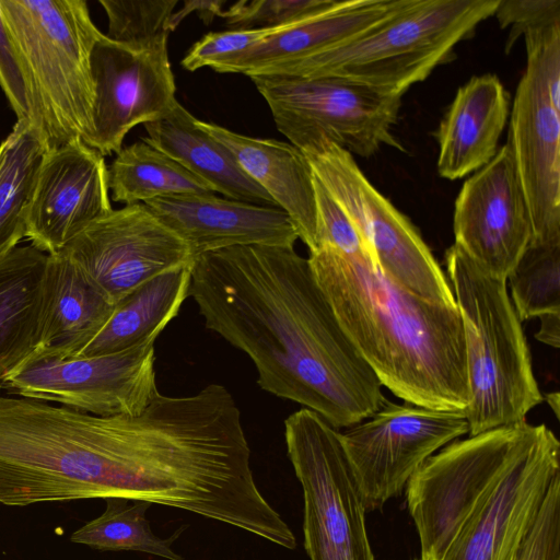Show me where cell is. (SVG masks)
<instances>
[{"mask_svg": "<svg viewBox=\"0 0 560 560\" xmlns=\"http://www.w3.org/2000/svg\"><path fill=\"white\" fill-rule=\"evenodd\" d=\"M468 433L464 411L386 401L374 415L341 433L366 511L399 495L436 451Z\"/></svg>", "mask_w": 560, "mask_h": 560, "instance_id": "11", "label": "cell"}, {"mask_svg": "<svg viewBox=\"0 0 560 560\" xmlns=\"http://www.w3.org/2000/svg\"><path fill=\"white\" fill-rule=\"evenodd\" d=\"M91 70L92 132L84 143L103 156L117 154L133 127L163 118L177 102L167 40L132 48L102 34Z\"/></svg>", "mask_w": 560, "mask_h": 560, "instance_id": "14", "label": "cell"}, {"mask_svg": "<svg viewBox=\"0 0 560 560\" xmlns=\"http://www.w3.org/2000/svg\"><path fill=\"white\" fill-rule=\"evenodd\" d=\"M560 443L545 424L482 498L440 560H517L553 479Z\"/></svg>", "mask_w": 560, "mask_h": 560, "instance_id": "13", "label": "cell"}, {"mask_svg": "<svg viewBox=\"0 0 560 560\" xmlns=\"http://www.w3.org/2000/svg\"><path fill=\"white\" fill-rule=\"evenodd\" d=\"M107 173L113 200L126 206L161 197L215 194L201 178L143 139L122 148Z\"/></svg>", "mask_w": 560, "mask_h": 560, "instance_id": "26", "label": "cell"}, {"mask_svg": "<svg viewBox=\"0 0 560 560\" xmlns=\"http://www.w3.org/2000/svg\"><path fill=\"white\" fill-rule=\"evenodd\" d=\"M145 207L189 247L194 257L234 246H293L294 226L280 208L215 194L161 197Z\"/></svg>", "mask_w": 560, "mask_h": 560, "instance_id": "18", "label": "cell"}, {"mask_svg": "<svg viewBox=\"0 0 560 560\" xmlns=\"http://www.w3.org/2000/svg\"><path fill=\"white\" fill-rule=\"evenodd\" d=\"M145 142L180 163L229 199L278 208L271 197L241 168L232 153L176 102L171 112L144 124Z\"/></svg>", "mask_w": 560, "mask_h": 560, "instance_id": "22", "label": "cell"}, {"mask_svg": "<svg viewBox=\"0 0 560 560\" xmlns=\"http://www.w3.org/2000/svg\"><path fill=\"white\" fill-rule=\"evenodd\" d=\"M544 398L547 400V402L553 410L556 417L558 418L559 417V406H560L559 405V393L556 392V393L546 394Z\"/></svg>", "mask_w": 560, "mask_h": 560, "instance_id": "39", "label": "cell"}, {"mask_svg": "<svg viewBox=\"0 0 560 560\" xmlns=\"http://www.w3.org/2000/svg\"><path fill=\"white\" fill-rule=\"evenodd\" d=\"M455 245L492 277L506 280L530 242L527 201L509 143L462 186L455 201Z\"/></svg>", "mask_w": 560, "mask_h": 560, "instance_id": "15", "label": "cell"}, {"mask_svg": "<svg viewBox=\"0 0 560 560\" xmlns=\"http://www.w3.org/2000/svg\"><path fill=\"white\" fill-rule=\"evenodd\" d=\"M112 210L104 156L74 140L45 151L27 207L25 237L38 250L56 254Z\"/></svg>", "mask_w": 560, "mask_h": 560, "instance_id": "16", "label": "cell"}, {"mask_svg": "<svg viewBox=\"0 0 560 560\" xmlns=\"http://www.w3.org/2000/svg\"><path fill=\"white\" fill-rule=\"evenodd\" d=\"M278 130L306 153L323 142L368 159L382 145L404 151L393 135L401 94L337 77L250 75Z\"/></svg>", "mask_w": 560, "mask_h": 560, "instance_id": "6", "label": "cell"}, {"mask_svg": "<svg viewBox=\"0 0 560 560\" xmlns=\"http://www.w3.org/2000/svg\"><path fill=\"white\" fill-rule=\"evenodd\" d=\"M44 153L27 120H16L0 144V260L25 237L27 207Z\"/></svg>", "mask_w": 560, "mask_h": 560, "instance_id": "27", "label": "cell"}, {"mask_svg": "<svg viewBox=\"0 0 560 560\" xmlns=\"http://www.w3.org/2000/svg\"><path fill=\"white\" fill-rule=\"evenodd\" d=\"M337 0H241L224 10L232 30L273 28L299 22L323 11Z\"/></svg>", "mask_w": 560, "mask_h": 560, "instance_id": "31", "label": "cell"}, {"mask_svg": "<svg viewBox=\"0 0 560 560\" xmlns=\"http://www.w3.org/2000/svg\"><path fill=\"white\" fill-rule=\"evenodd\" d=\"M520 320L560 314V243L530 241L506 278Z\"/></svg>", "mask_w": 560, "mask_h": 560, "instance_id": "29", "label": "cell"}, {"mask_svg": "<svg viewBox=\"0 0 560 560\" xmlns=\"http://www.w3.org/2000/svg\"><path fill=\"white\" fill-rule=\"evenodd\" d=\"M47 259L30 244L0 260V397L5 378L39 346Z\"/></svg>", "mask_w": 560, "mask_h": 560, "instance_id": "24", "label": "cell"}, {"mask_svg": "<svg viewBox=\"0 0 560 560\" xmlns=\"http://www.w3.org/2000/svg\"><path fill=\"white\" fill-rule=\"evenodd\" d=\"M45 151L92 132L93 47L103 34L84 0H0Z\"/></svg>", "mask_w": 560, "mask_h": 560, "instance_id": "3", "label": "cell"}, {"mask_svg": "<svg viewBox=\"0 0 560 560\" xmlns=\"http://www.w3.org/2000/svg\"><path fill=\"white\" fill-rule=\"evenodd\" d=\"M288 456L304 498V547L310 560H375L366 508L341 432L307 408L284 420Z\"/></svg>", "mask_w": 560, "mask_h": 560, "instance_id": "8", "label": "cell"}, {"mask_svg": "<svg viewBox=\"0 0 560 560\" xmlns=\"http://www.w3.org/2000/svg\"><path fill=\"white\" fill-rule=\"evenodd\" d=\"M105 501V511L77 529L70 537L72 542L98 550L140 551L167 560H185L171 547L180 530L166 539L152 532L145 517L150 502L125 498H107Z\"/></svg>", "mask_w": 560, "mask_h": 560, "instance_id": "28", "label": "cell"}, {"mask_svg": "<svg viewBox=\"0 0 560 560\" xmlns=\"http://www.w3.org/2000/svg\"><path fill=\"white\" fill-rule=\"evenodd\" d=\"M500 0H401L357 36L264 73L337 77L401 94L446 62Z\"/></svg>", "mask_w": 560, "mask_h": 560, "instance_id": "4", "label": "cell"}, {"mask_svg": "<svg viewBox=\"0 0 560 560\" xmlns=\"http://www.w3.org/2000/svg\"><path fill=\"white\" fill-rule=\"evenodd\" d=\"M348 338L382 386L406 404L464 411L469 404L457 307L402 289L371 261L322 245L307 258Z\"/></svg>", "mask_w": 560, "mask_h": 560, "instance_id": "2", "label": "cell"}, {"mask_svg": "<svg viewBox=\"0 0 560 560\" xmlns=\"http://www.w3.org/2000/svg\"><path fill=\"white\" fill-rule=\"evenodd\" d=\"M314 189L317 217L316 248L326 245L343 255L363 258L374 265L372 256L358 230L315 175Z\"/></svg>", "mask_w": 560, "mask_h": 560, "instance_id": "32", "label": "cell"}, {"mask_svg": "<svg viewBox=\"0 0 560 560\" xmlns=\"http://www.w3.org/2000/svg\"><path fill=\"white\" fill-rule=\"evenodd\" d=\"M303 154L358 230L382 273L423 300L457 307L450 281L419 232L369 182L349 152L324 142Z\"/></svg>", "mask_w": 560, "mask_h": 560, "instance_id": "9", "label": "cell"}, {"mask_svg": "<svg viewBox=\"0 0 560 560\" xmlns=\"http://www.w3.org/2000/svg\"><path fill=\"white\" fill-rule=\"evenodd\" d=\"M539 318L540 329L536 334V338L548 346L558 348L560 337V314H547Z\"/></svg>", "mask_w": 560, "mask_h": 560, "instance_id": "38", "label": "cell"}, {"mask_svg": "<svg viewBox=\"0 0 560 560\" xmlns=\"http://www.w3.org/2000/svg\"><path fill=\"white\" fill-rule=\"evenodd\" d=\"M191 267L163 272L115 304L102 329L73 357L116 353L158 337L189 295Z\"/></svg>", "mask_w": 560, "mask_h": 560, "instance_id": "25", "label": "cell"}, {"mask_svg": "<svg viewBox=\"0 0 560 560\" xmlns=\"http://www.w3.org/2000/svg\"><path fill=\"white\" fill-rule=\"evenodd\" d=\"M508 143L529 210L530 241L560 243V107L528 55L510 110Z\"/></svg>", "mask_w": 560, "mask_h": 560, "instance_id": "17", "label": "cell"}, {"mask_svg": "<svg viewBox=\"0 0 560 560\" xmlns=\"http://www.w3.org/2000/svg\"><path fill=\"white\" fill-rule=\"evenodd\" d=\"M198 125L222 143L241 168L283 210L298 238L316 248V198L308 160L290 142L244 136L217 124Z\"/></svg>", "mask_w": 560, "mask_h": 560, "instance_id": "19", "label": "cell"}, {"mask_svg": "<svg viewBox=\"0 0 560 560\" xmlns=\"http://www.w3.org/2000/svg\"><path fill=\"white\" fill-rule=\"evenodd\" d=\"M280 27L210 32L196 42L182 60L188 71L214 67L270 36Z\"/></svg>", "mask_w": 560, "mask_h": 560, "instance_id": "33", "label": "cell"}, {"mask_svg": "<svg viewBox=\"0 0 560 560\" xmlns=\"http://www.w3.org/2000/svg\"><path fill=\"white\" fill-rule=\"evenodd\" d=\"M0 88L18 120L31 122L32 113L22 71L11 45L0 8Z\"/></svg>", "mask_w": 560, "mask_h": 560, "instance_id": "36", "label": "cell"}, {"mask_svg": "<svg viewBox=\"0 0 560 560\" xmlns=\"http://www.w3.org/2000/svg\"><path fill=\"white\" fill-rule=\"evenodd\" d=\"M517 560H560V476L553 479Z\"/></svg>", "mask_w": 560, "mask_h": 560, "instance_id": "34", "label": "cell"}, {"mask_svg": "<svg viewBox=\"0 0 560 560\" xmlns=\"http://www.w3.org/2000/svg\"><path fill=\"white\" fill-rule=\"evenodd\" d=\"M412 560H418V559H412Z\"/></svg>", "mask_w": 560, "mask_h": 560, "instance_id": "40", "label": "cell"}, {"mask_svg": "<svg viewBox=\"0 0 560 560\" xmlns=\"http://www.w3.org/2000/svg\"><path fill=\"white\" fill-rule=\"evenodd\" d=\"M225 0H190L184 1V5L179 11H174L171 18L172 32L182 23V21L191 13H197L203 23L209 24L215 16L223 15Z\"/></svg>", "mask_w": 560, "mask_h": 560, "instance_id": "37", "label": "cell"}, {"mask_svg": "<svg viewBox=\"0 0 560 560\" xmlns=\"http://www.w3.org/2000/svg\"><path fill=\"white\" fill-rule=\"evenodd\" d=\"M446 267L464 329L468 434L522 423L544 396L506 280L483 271L455 244Z\"/></svg>", "mask_w": 560, "mask_h": 560, "instance_id": "5", "label": "cell"}, {"mask_svg": "<svg viewBox=\"0 0 560 560\" xmlns=\"http://www.w3.org/2000/svg\"><path fill=\"white\" fill-rule=\"evenodd\" d=\"M510 110L509 93L495 74L475 75L462 85L436 131L439 175L454 180L488 164Z\"/></svg>", "mask_w": 560, "mask_h": 560, "instance_id": "20", "label": "cell"}, {"mask_svg": "<svg viewBox=\"0 0 560 560\" xmlns=\"http://www.w3.org/2000/svg\"><path fill=\"white\" fill-rule=\"evenodd\" d=\"M526 421L454 441L431 455L405 490L421 548L440 560L482 498L534 438Z\"/></svg>", "mask_w": 560, "mask_h": 560, "instance_id": "7", "label": "cell"}, {"mask_svg": "<svg viewBox=\"0 0 560 560\" xmlns=\"http://www.w3.org/2000/svg\"><path fill=\"white\" fill-rule=\"evenodd\" d=\"M189 295L206 327L249 357L264 390L313 410L336 429L364 421L387 401L308 259L293 246L198 255Z\"/></svg>", "mask_w": 560, "mask_h": 560, "instance_id": "1", "label": "cell"}, {"mask_svg": "<svg viewBox=\"0 0 560 560\" xmlns=\"http://www.w3.org/2000/svg\"><path fill=\"white\" fill-rule=\"evenodd\" d=\"M493 16L501 28H510L505 42L509 54L527 31L560 22V0H500Z\"/></svg>", "mask_w": 560, "mask_h": 560, "instance_id": "35", "label": "cell"}, {"mask_svg": "<svg viewBox=\"0 0 560 560\" xmlns=\"http://www.w3.org/2000/svg\"><path fill=\"white\" fill-rule=\"evenodd\" d=\"M155 340L152 337L127 350L93 357L33 352L5 378L4 389L95 416H136L160 393Z\"/></svg>", "mask_w": 560, "mask_h": 560, "instance_id": "10", "label": "cell"}, {"mask_svg": "<svg viewBox=\"0 0 560 560\" xmlns=\"http://www.w3.org/2000/svg\"><path fill=\"white\" fill-rule=\"evenodd\" d=\"M114 307L62 250L48 255L42 336L34 352L75 355L106 324Z\"/></svg>", "mask_w": 560, "mask_h": 560, "instance_id": "23", "label": "cell"}, {"mask_svg": "<svg viewBox=\"0 0 560 560\" xmlns=\"http://www.w3.org/2000/svg\"><path fill=\"white\" fill-rule=\"evenodd\" d=\"M401 0H347L277 30L249 49L212 67L255 75L337 46L378 22Z\"/></svg>", "mask_w": 560, "mask_h": 560, "instance_id": "21", "label": "cell"}, {"mask_svg": "<svg viewBox=\"0 0 560 560\" xmlns=\"http://www.w3.org/2000/svg\"><path fill=\"white\" fill-rule=\"evenodd\" d=\"M112 304L168 270L191 267L186 243L144 203L112 210L61 249Z\"/></svg>", "mask_w": 560, "mask_h": 560, "instance_id": "12", "label": "cell"}, {"mask_svg": "<svg viewBox=\"0 0 560 560\" xmlns=\"http://www.w3.org/2000/svg\"><path fill=\"white\" fill-rule=\"evenodd\" d=\"M107 20L105 34L118 44L140 48L167 40L177 0H100Z\"/></svg>", "mask_w": 560, "mask_h": 560, "instance_id": "30", "label": "cell"}]
</instances>
